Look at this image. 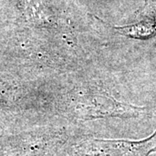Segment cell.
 <instances>
[{"label": "cell", "mask_w": 156, "mask_h": 156, "mask_svg": "<svg viewBox=\"0 0 156 156\" xmlns=\"http://www.w3.org/2000/svg\"><path fill=\"white\" fill-rule=\"evenodd\" d=\"M156 152V131L140 140L89 139L74 147L76 156H149Z\"/></svg>", "instance_id": "obj_1"}, {"label": "cell", "mask_w": 156, "mask_h": 156, "mask_svg": "<svg viewBox=\"0 0 156 156\" xmlns=\"http://www.w3.org/2000/svg\"><path fill=\"white\" fill-rule=\"evenodd\" d=\"M74 109L81 116L100 118L107 116H139L145 108L118 102L106 94L87 93L74 101Z\"/></svg>", "instance_id": "obj_2"}, {"label": "cell", "mask_w": 156, "mask_h": 156, "mask_svg": "<svg viewBox=\"0 0 156 156\" xmlns=\"http://www.w3.org/2000/svg\"><path fill=\"white\" fill-rule=\"evenodd\" d=\"M117 30L134 38H149L156 35V2L146 4L138 21Z\"/></svg>", "instance_id": "obj_3"}]
</instances>
